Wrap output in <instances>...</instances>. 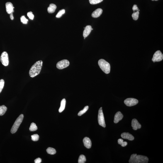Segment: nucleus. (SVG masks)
Listing matches in <instances>:
<instances>
[{
	"mask_svg": "<svg viewBox=\"0 0 163 163\" xmlns=\"http://www.w3.org/2000/svg\"><path fill=\"white\" fill-rule=\"evenodd\" d=\"M42 61L39 60L36 62L32 66L29 71V74L30 77H35L40 73L42 68Z\"/></svg>",
	"mask_w": 163,
	"mask_h": 163,
	"instance_id": "nucleus-1",
	"label": "nucleus"
},
{
	"mask_svg": "<svg viewBox=\"0 0 163 163\" xmlns=\"http://www.w3.org/2000/svg\"><path fill=\"white\" fill-rule=\"evenodd\" d=\"M148 161V158L146 156L134 154L131 156L129 162L130 163H147Z\"/></svg>",
	"mask_w": 163,
	"mask_h": 163,
	"instance_id": "nucleus-2",
	"label": "nucleus"
},
{
	"mask_svg": "<svg viewBox=\"0 0 163 163\" xmlns=\"http://www.w3.org/2000/svg\"><path fill=\"white\" fill-rule=\"evenodd\" d=\"M98 65L105 73L108 74H109L110 72V64L108 62L103 59H100L98 61Z\"/></svg>",
	"mask_w": 163,
	"mask_h": 163,
	"instance_id": "nucleus-3",
	"label": "nucleus"
},
{
	"mask_svg": "<svg viewBox=\"0 0 163 163\" xmlns=\"http://www.w3.org/2000/svg\"><path fill=\"white\" fill-rule=\"evenodd\" d=\"M23 118L24 115L23 114H21L17 119L11 129V132L12 134H13L16 133L23 121Z\"/></svg>",
	"mask_w": 163,
	"mask_h": 163,
	"instance_id": "nucleus-4",
	"label": "nucleus"
},
{
	"mask_svg": "<svg viewBox=\"0 0 163 163\" xmlns=\"http://www.w3.org/2000/svg\"><path fill=\"white\" fill-rule=\"evenodd\" d=\"M98 123L99 125L105 128L106 127L104 116L103 113L102 107H101L98 111Z\"/></svg>",
	"mask_w": 163,
	"mask_h": 163,
	"instance_id": "nucleus-5",
	"label": "nucleus"
},
{
	"mask_svg": "<svg viewBox=\"0 0 163 163\" xmlns=\"http://www.w3.org/2000/svg\"><path fill=\"white\" fill-rule=\"evenodd\" d=\"M0 60L3 65L5 66H8L9 60L8 54L7 52H4L2 53L0 57Z\"/></svg>",
	"mask_w": 163,
	"mask_h": 163,
	"instance_id": "nucleus-6",
	"label": "nucleus"
},
{
	"mask_svg": "<svg viewBox=\"0 0 163 163\" xmlns=\"http://www.w3.org/2000/svg\"><path fill=\"white\" fill-rule=\"evenodd\" d=\"M124 102L127 106L131 107L137 105L138 103V101L135 98H129L126 99Z\"/></svg>",
	"mask_w": 163,
	"mask_h": 163,
	"instance_id": "nucleus-7",
	"label": "nucleus"
},
{
	"mask_svg": "<svg viewBox=\"0 0 163 163\" xmlns=\"http://www.w3.org/2000/svg\"><path fill=\"white\" fill-rule=\"evenodd\" d=\"M163 59V55L160 50H157L154 54L152 60L154 62H159Z\"/></svg>",
	"mask_w": 163,
	"mask_h": 163,
	"instance_id": "nucleus-8",
	"label": "nucleus"
},
{
	"mask_svg": "<svg viewBox=\"0 0 163 163\" xmlns=\"http://www.w3.org/2000/svg\"><path fill=\"white\" fill-rule=\"evenodd\" d=\"M69 65V61L67 60H63L57 63V67L59 69H63L68 67Z\"/></svg>",
	"mask_w": 163,
	"mask_h": 163,
	"instance_id": "nucleus-9",
	"label": "nucleus"
},
{
	"mask_svg": "<svg viewBox=\"0 0 163 163\" xmlns=\"http://www.w3.org/2000/svg\"><path fill=\"white\" fill-rule=\"evenodd\" d=\"M131 126L133 128V129L136 130L141 128V125L137 119H134L132 120Z\"/></svg>",
	"mask_w": 163,
	"mask_h": 163,
	"instance_id": "nucleus-10",
	"label": "nucleus"
},
{
	"mask_svg": "<svg viewBox=\"0 0 163 163\" xmlns=\"http://www.w3.org/2000/svg\"><path fill=\"white\" fill-rule=\"evenodd\" d=\"M6 7L7 12L8 14H11L14 12V7L13 4L11 2L6 3Z\"/></svg>",
	"mask_w": 163,
	"mask_h": 163,
	"instance_id": "nucleus-11",
	"label": "nucleus"
},
{
	"mask_svg": "<svg viewBox=\"0 0 163 163\" xmlns=\"http://www.w3.org/2000/svg\"><path fill=\"white\" fill-rule=\"evenodd\" d=\"M123 115L120 111H118L115 114L114 117V123L117 124L123 118Z\"/></svg>",
	"mask_w": 163,
	"mask_h": 163,
	"instance_id": "nucleus-12",
	"label": "nucleus"
},
{
	"mask_svg": "<svg viewBox=\"0 0 163 163\" xmlns=\"http://www.w3.org/2000/svg\"><path fill=\"white\" fill-rule=\"evenodd\" d=\"M92 27L91 25H88L86 26L83 32V36L86 38L89 35L92 30Z\"/></svg>",
	"mask_w": 163,
	"mask_h": 163,
	"instance_id": "nucleus-13",
	"label": "nucleus"
},
{
	"mask_svg": "<svg viewBox=\"0 0 163 163\" xmlns=\"http://www.w3.org/2000/svg\"><path fill=\"white\" fill-rule=\"evenodd\" d=\"M121 136L122 138L128 139L130 141L133 140L135 139L134 137L131 134L129 133H127V132L122 133L121 134Z\"/></svg>",
	"mask_w": 163,
	"mask_h": 163,
	"instance_id": "nucleus-14",
	"label": "nucleus"
},
{
	"mask_svg": "<svg viewBox=\"0 0 163 163\" xmlns=\"http://www.w3.org/2000/svg\"><path fill=\"white\" fill-rule=\"evenodd\" d=\"M103 9L101 8H98L93 12L91 16L93 18H97L101 16L103 13Z\"/></svg>",
	"mask_w": 163,
	"mask_h": 163,
	"instance_id": "nucleus-15",
	"label": "nucleus"
},
{
	"mask_svg": "<svg viewBox=\"0 0 163 163\" xmlns=\"http://www.w3.org/2000/svg\"><path fill=\"white\" fill-rule=\"evenodd\" d=\"M83 142L86 148L89 149L91 148V142L90 139L88 137H85L83 139Z\"/></svg>",
	"mask_w": 163,
	"mask_h": 163,
	"instance_id": "nucleus-16",
	"label": "nucleus"
},
{
	"mask_svg": "<svg viewBox=\"0 0 163 163\" xmlns=\"http://www.w3.org/2000/svg\"><path fill=\"white\" fill-rule=\"evenodd\" d=\"M56 8V6L53 3H52L50 5L49 7L47 8V11L49 13H53L55 12Z\"/></svg>",
	"mask_w": 163,
	"mask_h": 163,
	"instance_id": "nucleus-17",
	"label": "nucleus"
},
{
	"mask_svg": "<svg viewBox=\"0 0 163 163\" xmlns=\"http://www.w3.org/2000/svg\"><path fill=\"white\" fill-rule=\"evenodd\" d=\"M66 104V100L65 98L63 99L61 102L60 106L59 109V113H61L64 111L65 108Z\"/></svg>",
	"mask_w": 163,
	"mask_h": 163,
	"instance_id": "nucleus-18",
	"label": "nucleus"
},
{
	"mask_svg": "<svg viewBox=\"0 0 163 163\" xmlns=\"http://www.w3.org/2000/svg\"><path fill=\"white\" fill-rule=\"evenodd\" d=\"M7 108L4 105L0 106V116H2L6 113Z\"/></svg>",
	"mask_w": 163,
	"mask_h": 163,
	"instance_id": "nucleus-19",
	"label": "nucleus"
},
{
	"mask_svg": "<svg viewBox=\"0 0 163 163\" xmlns=\"http://www.w3.org/2000/svg\"><path fill=\"white\" fill-rule=\"evenodd\" d=\"M46 151L47 153L50 155H54L56 152L55 149L52 147H48Z\"/></svg>",
	"mask_w": 163,
	"mask_h": 163,
	"instance_id": "nucleus-20",
	"label": "nucleus"
},
{
	"mask_svg": "<svg viewBox=\"0 0 163 163\" xmlns=\"http://www.w3.org/2000/svg\"><path fill=\"white\" fill-rule=\"evenodd\" d=\"M86 157L84 155H81L80 156L78 161L79 163H84L86 162Z\"/></svg>",
	"mask_w": 163,
	"mask_h": 163,
	"instance_id": "nucleus-21",
	"label": "nucleus"
},
{
	"mask_svg": "<svg viewBox=\"0 0 163 163\" xmlns=\"http://www.w3.org/2000/svg\"><path fill=\"white\" fill-rule=\"evenodd\" d=\"M38 129V128L35 124L34 123H32L30 125L29 128V130L30 131H35Z\"/></svg>",
	"mask_w": 163,
	"mask_h": 163,
	"instance_id": "nucleus-22",
	"label": "nucleus"
},
{
	"mask_svg": "<svg viewBox=\"0 0 163 163\" xmlns=\"http://www.w3.org/2000/svg\"><path fill=\"white\" fill-rule=\"evenodd\" d=\"M89 108V107L88 106H86L85 107L84 109L79 112V113H78V115L79 116H81L82 115L86 113V111L88 110Z\"/></svg>",
	"mask_w": 163,
	"mask_h": 163,
	"instance_id": "nucleus-23",
	"label": "nucleus"
},
{
	"mask_svg": "<svg viewBox=\"0 0 163 163\" xmlns=\"http://www.w3.org/2000/svg\"><path fill=\"white\" fill-rule=\"evenodd\" d=\"M65 10L64 9L60 10L57 13L56 16V17L58 18H60L62 16V15L65 13Z\"/></svg>",
	"mask_w": 163,
	"mask_h": 163,
	"instance_id": "nucleus-24",
	"label": "nucleus"
},
{
	"mask_svg": "<svg viewBox=\"0 0 163 163\" xmlns=\"http://www.w3.org/2000/svg\"><path fill=\"white\" fill-rule=\"evenodd\" d=\"M139 12L137 11L134 12L132 14V16L133 18V19L135 20H137L138 19L139 17Z\"/></svg>",
	"mask_w": 163,
	"mask_h": 163,
	"instance_id": "nucleus-25",
	"label": "nucleus"
},
{
	"mask_svg": "<svg viewBox=\"0 0 163 163\" xmlns=\"http://www.w3.org/2000/svg\"><path fill=\"white\" fill-rule=\"evenodd\" d=\"M103 0H89V2L91 4H96L102 2Z\"/></svg>",
	"mask_w": 163,
	"mask_h": 163,
	"instance_id": "nucleus-26",
	"label": "nucleus"
},
{
	"mask_svg": "<svg viewBox=\"0 0 163 163\" xmlns=\"http://www.w3.org/2000/svg\"><path fill=\"white\" fill-rule=\"evenodd\" d=\"M39 136L38 134H35L31 136L32 140L33 141H38L39 139Z\"/></svg>",
	"mask_w": 163,
	"mask_h": 163,
	"instance_id": "nucleus-27",
	"label": "nucleus"
},
{
	"mask_svg": "<svg viewBox=\"0 0 163 163\" xmlns=\"http://www.w3.org/2000/svg\"><path fill=\"white\" fill-rule=\"evenodd\" d=\"M20 19H21L22 23H23V24H26L28 23V20L25 18L24 16H22L20 18Z\"/></svg>",
	"mask_w": 163,
	"mask_h": 163,
	"instance_id": "nucleus-28",
	"label": "nucleus"
},
{
	"mask_svg": "<svg viewBox=\"0 0 163 163\" xmlns=\"http://www.w3.org/2000/svg\"><path fill=\"white\" fill-rule=\"evenodd\" d=\"M4 80L3 79L0 80V93L2 91L3 87H4Z\"/></svg>",
	"mask_w": 163,
	"mask_h": 163,
	"instance_id": "nucleus-29",
	"label": "nucleus"
},
{
	"mask_svg": "<svg viewBox=\"0 0 163 163\" xmlns=\"http://www.w3.org/2000/svg\"><path fill=\"white\" fill-rule=\"evenodd\" d=\"M27 16H28L30 19L32 20H33L34 19V17L33 13L32 12H30L27 13Z\"/></svg>",
	"mask_w": 163,
	"mask_h": 163,
	"instance_id": "nucleus-30",
	"label": "nucleus"
},
{
	"mask_svg": "<svg viewBox=\"0 0 163 163\" xmlns=\"http://www.w3.org/2000/svg\"><path fill=\"white\" fill-rule=\"evenodd\" d=\"M42 159L40 158H38L36 159L35 160V163H40L42 162Z\"/></svg>",
	"mask_w": 163,
	"mask_h": 163,
	"instance_id": "nucleus-31",
	"label": "nucleus"
},
{
	"mask_svg": "<svg viewBox=\"0 0 163 163\" xmlns=\"http://www.w3.org/2000/svg\"><path fill=\"white\" fill-rule=\"evenodd\" d=\"M132 9H133V11L134 12H135V11H138L139 10L138 7H137V6L136 5H134L133 8H132Z\"/></svg>",
	"mask_w": 163,
	"mask_h": 163,
	"instance_id": "nucleus-32",
	"label": "nucleus"
},
{
	"mask_svg": "<svg viewBox=\"0 0 163 163\" xmlns=\"http://www.w3.org/2000/svg\"><path fill=\"white\" fill-rule=\"evenodd\" d=\"M124 142V140L123 139H119L118 140V143L120 144V145H121V144L122 143Z\"/></svg>",
	"mask_w": 163,
	"mask_h": 163,
	"instance_id": "nucleus-33",
	"label": "nucleus"
},
{
	"mask_svg": "<svg viewBox=\"0 0 163 163\" xmlns=\"http://www.w3.org/2000/svg\"><path fill=\"white\" fill-rule=\"evenodd\" d=\"M128 144V143L127 142H122V143L121 144V146L122 147H125Z\"/></svg>",
	"mask_w": 163,
	"mask_h": 163,
	"instance_id": "nucleus-34",
	"label": "nucleus"
},
{
	"mask_svg": "<svg viewBox=\"0 0 163 163\" xmlns=\"http://www.w3.org/2000/svg\"><path fill=\"white\" fill-rule=\"evenodd\" d=\"M10 18L12 20L14 19V17L13 16V13H12L10 14Z\"/></svg>",
	"mask_w": 163,
	"mask_h": 163,
	"instance_id": "nucleus-35",
	"label": "nucleus"
},
{
	"mask_svg": "<svg viewBox=\"0 0 163 163\" xmlns=\"http://www.w3.org/2000/svg\"><path fill=\"white\" fill-rule=\"evenodd\" d=\"M152 1H158V0H152Z\"/></svg>",
	"mask_w": 163,
	"mask_h": 163,
	"instance_id": "nucleus-36",
	"label": "nucleus"
},
{
	"mask_svg": "<svg viewBox=\"0 0 163 163\" xmlns=\"http://www.w3.org/2000/svg\"><path fill=\"white\" fill-rule=\"evenodd\" d=\"M92 29V30H93V29L92 28V29Z\"/></svg>",
	"mask_w": 163,
	"mask_h": 163,
	"instance_id": "nucleus-37",
	"label": "nucleus"
},
{
	"mask_svg": "<svg viewBox=\"0 0 163 163\" xmlns=\"http://www.w3.org/2000/svg\"><path fill=\"white\" fill-rule=\"evenodd\" d=\"M84 28L85 29V27H84Z\"/></svg>",
	"mask_w": 163,
	"mask_h": 163,
	"instance_id": "nucleus-38",
	"label": "nucleus"
}]
</instances>
